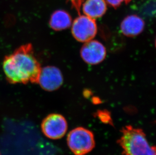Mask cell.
I'll use <instances>...</instances> for the list:
<instances>
[{"label":"cell","mask_w":156,"mask_h":155,"mask_svg":"<svg viewBox=\"0 0 156 155\" xmlns=\"http://www.w3.org/2000/svg\"><path fill=\"white\" fill-rule=\"evenodd\" d=\"M3 71L10 84H37L41 67L30 43L21 46L3 60Z\"/></svg>","instance_id":"obj_1"},{"label":"cell","mask_w":156,"mask_h":155,"mask_svg":"<svg viewBox=\"0 0 156 155\" xmlns=\"http://www.w3.org/2000/svg\"><path fill=\"white\" fill-rule=\"evenodd\" d=\"M118 140L124 155H156V148L149 143L140 129L126 126L121 130Z\"/></svg>","instance_id":"obj_2"},{"label":"cell","mask_w":156,"mask_h":155,"mask_svg":"<svg viewBox=\"0 0 156 155\" xmlns=\"http://www.w3.org/2000/svg\"><path fill=\"white\" fill-rule=\"evenodd\" d=\"M67 143L71 151L75 155H86L95 146L94 135L83 127L74 129L68 133Z\"/></svg>","instance_id":"obj_3"},{"label":"cell","mask_w":156,"mask_h":155,"mask_svg":"<svg viewBox=\"0 0 156 155\" xmlns=\"http://www.w3.org/2000/svg\"><path fill=\"white\" fill-rule=\"evenodd\" d=\"M77 12L78 16L72 24V35L77 41L86 43L93 40L96 36L97 25L95 19L81 15L80 11Z\"/></svg>","instance_id":"obj_4"},{"label":"cell","mask_w":156,"mask_h":155,"mask_svg":"<svg viewBox=\"0 0 156 155\" xmlns=\"http://www.w3.org/2000/svg\"><path fill=\"white\" fill-rule=\"evenodd\" d=\"M41 129L43 133L52 140L63 138L66 133L68 124L63 116L57 113L49 114L43 119Z\"/></svg>","instance_id":"obj_5"},{"label":"cell","mask_w":156,"mask_h":155,"mask_svg":"<svg viewBox=\"0 0 156 155\" xmlns=\"http://www.w3.org/2000/svg\"><path fill=\"white\" fill-rule=\"evenodd\" d=\"M63 77L58 68L54 66H47L41 68L37 84L43 89L54 91L58 89L63 84Z\"/></svg>","instance_id":"obj_6"},{"label":"cell","mask_w":156,"mask_h":155,"mask_svg":"<svg viewBox=\"0 0 156 155\" xmlns=\"http://www.w3.org/2000/svg\"><path fill=\"white\" fill-rule=\"evenodd\" d=\"M84 43L80 50V56L84 62L94 65L99 64L104 60L107 52L103 44L93 40Z\"/></svg>","instance_id":"obj_7"},{"label":"cell","mask_w":156,"mask_h":155,"mask_svg":"<svg viewBox=\"0 0 156 155\" xmlns=\"http://www.w3.org/2000/svg\"><path fill=\"white\" fill-rule=\"evenodd\" d=\"M144 21L136 15L127 16L121 22L120 28L122 33L128 37L137 36L144 29Z\"/></svg>","instance_id":"obj_8"},{"label":"cell","mask_w":156,"mask_h":155,"mask_svg":"<svg viewBox=\"0 0 156 155\" xmlns=\"http://www.w3.org/2000/svg\"><path fill=\"white\" fill-rule=\"evenodd\" d=\"M107 9L105 0H87L83 4V11L84 15L93 19L102 17Z\"/></svg>","instance_id":"obj_9"},{"label":"cell","mask_w":156,"mask_h":155,"mask_svg":"<svg viewBox=\"0 0 156 155\" xmlns=\"http://www.w3.org/2000/svg\"><path fill=\"white\" fill-rule=\"evenodd\" d=\"M49 25L55 31L63 30L72 25V18L66 11L62 10H56L51 16Z\"/></svg>","instance_id":"obj_10"},{"label":"cell","mask_w":156,"mask_h":155,"mask_svg":"<svg viewBox=\"0 0 156 155\" xmlns=\"http://www.w3.org/2000/svg\"><path fill=\"white\" fill-rule=\"evenodd\" d=\"M131 0H106L108 4L114 8L119 7L123 2H125L126 4L129 3Z\"/></svg>","instance_id":"obj_11"}]
</instances>
